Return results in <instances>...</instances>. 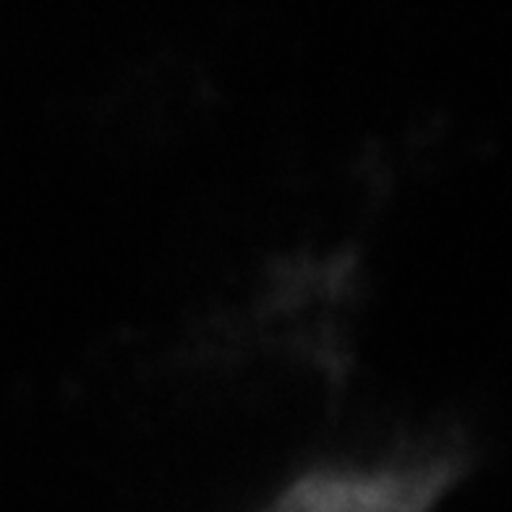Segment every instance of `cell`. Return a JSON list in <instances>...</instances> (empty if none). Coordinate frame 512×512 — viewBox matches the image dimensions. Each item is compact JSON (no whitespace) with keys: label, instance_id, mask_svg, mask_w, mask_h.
I'll return each mask as SVG.
<instances>
[{"label":"cell","instance_id":"1","mask_svg":"<svg viewBox=\"0 0 512 512\" xmlns=\"http://www.w3.org/2000/svg\"><path fill=\"white\" fill-rule=\"evenodd\" d=\"M447 455L311 473L267 512H429L452 481Z\"/></svg>","mask_w":512,"mask_h":512}]
</instances>
